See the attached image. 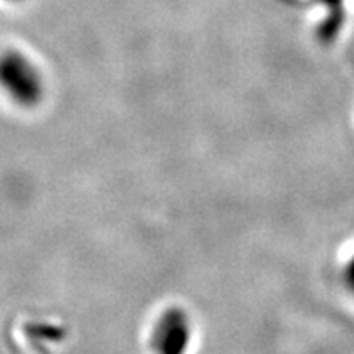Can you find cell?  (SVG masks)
Wrapping results in <instances>:
<instances>
[{
    "label": "cell",
    "instance_id": "obj_1",
    "mask_svg": "<svg viewBox=\"0 0 354 354\" xmlns=\"http://www.w3.org/2000/svg\"><path fill=\"white\" fill-rule=\"evenodd\" d=\"M47 85L40 65L18 47L0 50V94L20 110H35L45 99Z\"/></svg>",
    "mask_w": 354,
    "mask_h": 354
},
{
    "label": "cell",
    "instance_id": "obj_3",
    "mask_svg": "<svg viewBox=\"0 0 354 354\" xmlns=\"http://www.w3.org/2000/svg\"><path fill=\"white\" fill-rule=\"evenodd\" d=\"M27 333H29L31 337L45 338V340H62V338L65 337L63 329L53 328V326H29V328H27Z\"/></svg>",
    "mask_w": 354,
    "mask_h": 354
},
{
    "label": "cell",
    "instance_id": "obj_2",
    "mask_svg": "<svg viewBox=\"0 0 354 354\" xmlns=\"http://www.w3.org/2000/svg\"><path fill=\"white\" fill-rule=\"evenodd\" d=\"M191 322L182 308H167L151 331V347L157 354H185L191 344Z\"/></svg>",
    "mask_w": 354,
    "mask_h": 354
},
{
    "label": "cell",
    "instance_id": "obj_4",
    "mask_svg": "<svg viewBox=\"0 0 354 354\" xmlns=\"http://www.w3.org/2000/svg\"><path fill=\"white\" fill-rule=\"evenodd\" d=\"M344 277H346V283L351 288V292H354V256L351 257L346 270H344Z\"/></svg>",
    "mask_w": 354,
    "mask_h": 354
}]
</instances>
